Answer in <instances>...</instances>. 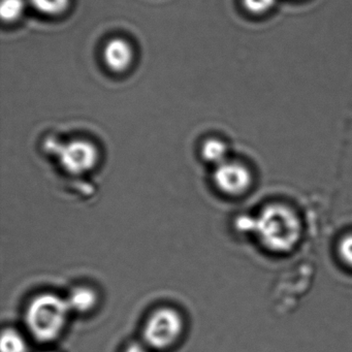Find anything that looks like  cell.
I'll return each mask as SVG.
<instances>
[{
  "mask_svg": "<svg viewBox=\"0 0 352 352\" xmlns=\"http://www.w3.org/2000/svg\"><path fill=\"white\" fill-rule=\"evenodd\" d=\"M254 232L265 248L287 253L300 242L302 224L294 210L274 204L261 210L255 218Z\"/></svg>",
  "mask_w": 352,
  "mask_h": 352,
  "instance_id": "obj_1",
  "label": "cell"
},
{
  "mask_svg": "<svg viewBox=\"0 0 352 352\" xmlns=\"http://www.w3.org/2000/svg\"><path fill=\"white\" fill-rule=\"evenodd\" d=\"M69 312L67 298L52 294H41L26 310V324L38 341H53L65 329Z\"/></svg>",
  "mask_w": 352,
  "mask_h": 352,
  "instance_id": "obj_2",
  "label": "cell"
},
{
  "mask_svg": "<svg viewBox=\"0 0 352 352\" xmlns=\"http://www.w3.org/2000/svg\"><path fill=\"white\" fill-rule=\"evenodd\" d=\"M182 331L181 315L174 309L160 308L146 322L144 339L151 347L164 349L176 343Z\"/></svg>",
  "mask_w": 352,
  "mask_h": 352,
  "instance_id": "obj_3",
  "label": "cell"
},
{
  "mask_svg": "<svg viewBox=\"0 0 352 352\" xmlns=\"http://www.w3.org/2000/svg\"><path fill=\"white\" fill-rule=\"evenodd\" d=\"M50 147L58 153L63 168L73 175L89 172L98 160L96 146L83 140H76L65 144L51 141Z\"/></svg>",
  "mask_w": 352,
  "mask_h": 352,
  "instance_id": "obj_4",
  "label": "cell"
},
{
  "mask_svg": "<svg viewBox=\"0 0 352 352\" xmlns=\"http://www.w3.org/2000/svg\"><path fill=\"white\" fill-rule=\"evenodd\" d=\"M214 181L222 192L238 197L248 190L252 177L246 166L239 162L226 160L216 168Z\"/></svg>",
  "mask_w": 352,
  "mask_h": 352,
  "instance_id": "obj_5",
  "label": "cell"
},
{
  "mask_svg": "<svg viewBox=\"0 0 352 352\" xmlns=\"http://www.w3.org/2000/svg\"><path fill=\"white\" fill-rule=\"evenodd\" d=\"M104 59L109 69L121 73L131 67L133 51L126 41L123 38H113L104 47Z\"/></svg>",
  "mask_w": 352,
  "mask_h": 352,
  "instance_id": "obj_6",
  "label": "cell"
},
{
  "mask_svg": "<svg viewBox=\"0 0 352 352\" xmlns=\"http://www.w3.org/2000/svg\"><path fill=\"white\" fill-rule=\"evenodd\" d=\"M67 300L71 311L86 313L94 308L98 302V296L92 288L80 286L72 290Z\"/></svg>",
  "mask_w": 352,
  "mask_h": 352,
  "instance_id": "obj_7",
  "label": "cell"
},
{
  "mask_svg": "<svg viewBox=\"0 0 352 352\" xmlns=\"http://www.w3.org/2000/svg\"><path fill=\"white\" fill-rule=\"evenodd\" d=\"M201 155L205 160L219 166L226 162L228 146L218 139H210L201 147Z\"/></svg>",
  "mask_w": 352,
  "mask_h": 352,
  "instance_id": "obj_8",
  "label": "cell"
},
{
  "mask_svg": "<svg viewBox=\"0 0 352 352\" xmlns=\"http://www.w3.org/2000/svg\"><path fill=\"white\" fill-rule=\"evenodd\" d=\"M1 352H28V347L25 340L19 331L13 329L3 331L0 342Z\"/></svg>",
  "mask_w": 352,
  "mask_h": 352,
  "instance_id": "obj_9",
  "label": "cell"
},
{
  "mask_svg": "<svg viewBox=\"0 0 352 352\" xmlns=\"http://www.w3.org/2000/svg\"><path fill=\"white\" fill-rule=\"evenodd\" d=\"M32 7L45 15L57 16L67 11L69 0H30Z\"/></svg>",
  "mask_w": 352,
  "mask_h": 352,
  "instance_id": "obj_10",
  "label": "cell"
},
{
  "mask_svg": "<svg viewBox=\"0 0 352 352\" xmlns=\"http://www.w3.org/2000/svg\"><path fill=\"white\" fill-rule=\"evenodd\" d=\"M24 11H25L24 0H3L0 6V15L3 21H16L23 15Z\"/></svg>",
  "mask_w": 352,
  "mask_h": 352,
  "instance_id": "obj_11",
  "label": "cell"
},
{
  "mask_svg": "<svg viewBox=\"0 0 352 352\" xmlns=\"http://www.w3.org/2000/svg\"><path fill=\"white\" fill-rule=\"evenodd\" d=\"M245 9L255 15H261L271 11L277 0H242Z\"/></svg>",
  "mask_w": 352,
  "mask_h": 352,
  "instance_id": "obj_12",
  "label": "cell"
},
{
  "mask_svg": "<svg viewBox=\"0 0 352 352\" xmlns=\"http://www.w3.org/2000/svg\"><path fill=\"white\" fill-rule=\"evenodd\" d=\"M339 254L342 261L352 267V234L342 239L339 244Z\"/></svg>",
  "mask_w": 352,
  "mask_h": 352,
  "instance_id": "obj_13",
  "label": "cell"
},
{
  "mask_svg": "<svg viewBox=\"0 0 352 352\" xmlns=\"http://www.w3.org/2000/svg\"><path fill=\"white\" fill-rule=\"evenodd\" d=\"M125 352H149L147 350V348L144 347L143 345H141V344H131V345H129V347L126 348V350H125Z\"/></svg>",
  "mask_w": 352,
  "mask_h": 352,
  "instance_id": "obj_14",
  "label": "cell"
}]
</instances>
